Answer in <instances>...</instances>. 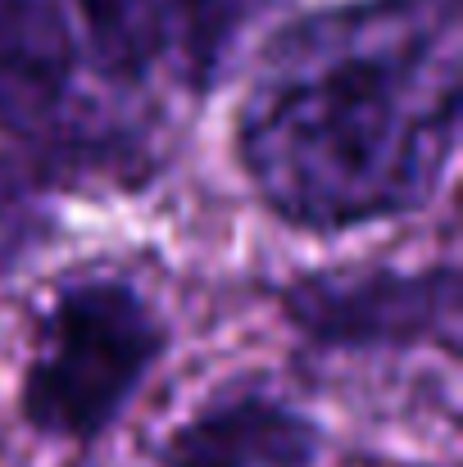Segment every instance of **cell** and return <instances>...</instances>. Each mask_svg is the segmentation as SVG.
I'll list each match as a JSON object with an SVG mask.
<instances>
[{"label": "cell", "mask_w": 463, "mask_h": 467, "mask_svg": "<svg viewBox=\"0 0 463 467\" xmlns=\"http://www.w3.org/2000/svg\"><path fill=\"white\" fill-rule=\"evenodd\" d=\"M459 0H350L287 23L255 64L237 159L273 218L354 232L418 213L455 168Z\"/></svg>", "instance_id": "6da1fadb"}, {"label": "cell", "mask_w": 463, "mask_h": 467, "mask_svg": "<svg viewBox=\"0 0 463 467\" xmlns=\"http://www.w3.org/2000/svg\"><path fill=\"white\" fill-rule=\"evenodd\" d=\"M87 73L68 0H0V177L46 191L146 172V137L100 109Z\"/></svg>", "instance_id": "7a4b0ae2"}, {"label": "cell", "mask_w": 463, "mask_h": 467, "mask_svg": "<svg viewBox=\"0 0 463 467\" xmlns=\"http://www.w3.org/2000/svg\"><path fill=\"white\" fill-rule=\"evenodd\" d=\"M168 340L163 313L128 277L91 273L59 286L23 363V422L64 445L100 441L168 354Z\"/></svg>", "instance_id": "3957f363"}, {"label": "cell", "mask_w": 463, "mask_h": 467, "mask_svg": "<svg viewBox=\"0 0 463 467\" xmlns=\"http://www.w3.org/2000/svg\"><path fill=\"white\" fill-rule=\"evenodd\" d=\"M278 0H68L82 55L114 87L214 91Z\"/></svg>", "instance_id": "277c9868"}, {"label": "cell", "mask_w": 463, "mask_h": 467, "mask_svg": "<svg viewBox=\"0 0 463 467\" xmlns=\"http://www.w3.org/2000/svg\"><path fill=\"white\" fill-rule=\"evenodd\" d=\"M287 322L318 349H427L459 354V268L455 259L427 268H336L305 273L282 286Z\"/></svg>", "instance_id": "5b68a950"}, {"label": "cell", "mask_w": 463, "mask_h": 467, "mask_svg": "<svg viewBox=\"0 0 463 467\" xmlns=\"http://www.w3.org/2000/svg\"><path fill=\"white\" fill-rule=\"evenodd\" d=\"M322 427L264 386L200 404L159 445V467H313Z\"/></svg>", "instance_id": "8992f818"}, {"label": "cell", "mask_w": 463, "mask_h": 467, "mask_svg": "<svg viewBox=\"0 0 463 467\" xmlns=\"http://www.w3.org/2000/svg\"><path fill=\"white\" fill-rule=\"evenodd\" d=\"M32 186H18L9 177H0V268L9 259H18L23 250L37 245V236H46V218L32 209Z\"/></svg>", "instance_id": "52a82bcc"}]
</instances>
